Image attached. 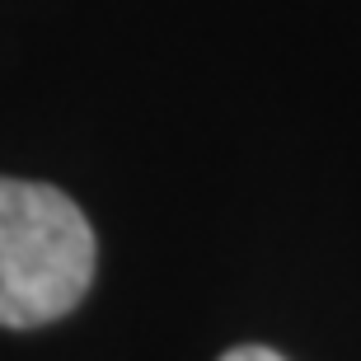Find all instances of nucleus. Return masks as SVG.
<instances>
[{"label":"nucleus","mask_w":361,"mask_h":361,"mask_svg":"<svg viewBox=\"0 0 361 361\" xmlns=\"http://www.w3.org/2000/svg\"><path fill=\"white\" fill-rule=\"evenodd\" d=\"M94 281V230L52 183L0 178V324L38 329L85 300Z\"/></svg>","instance_id":"1"},{"label":"nucleus","mask_w":361,"mask_h":361,"mask_svg":"<svg viewBox=\"0 0 361 361\" xmlns=\"http://www.w3.org/2000/svg\"><path fill=\"white\" fill-rule=\"evenodd\" d=\"M221 361H286V357H277L272 348H235V352H226Z\"/></svg>","instance_id":"2"}]
</instances>
